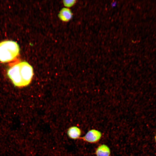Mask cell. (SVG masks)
Here are the masks:
<instances>
[{"label": "cell", "mask_w": 156, "mask_h": 156, "mask_svg": "<svg viewBox=\"0 0 156 156\" xmlns=\"http://www.w3.org/2000/svg\"><path fill=\"white\" fill-rule=\"evenodd\" d=\"M7 74L15 86L22 87L30 83L33 75V70L29 64L23 61L10 67L8 70Z\"/></svg>", "instance_id": "cell-1"}, {"label": "cell", "mask_w": 156, "mask_h": 156, "mask_svg": "<svg viewBox=\"0 0 156 156\" xmlns=\"http://www.w3.org/2000/svg\"><path fill=\"white\" fill-rule=\"evenodd\" d=\"M19 47L16 42L6 40L0 42V62H8L15 60L18 56Z\"/></svg>", "instance_id": "cell-2"}, {"label": "cell", "mask_w": 156, "mask_h": 156, "mask_svg": "<svg viewBox=\"0 0 156 156\" xmlns=\"http://www.w3.org/2000/svg\"><path fill=\"white\" fill-rule=\"evenodd\" d=\"M102 134L101 131L95 129L89 130L81 139L83 141L90 143L98 142L101 139Z\"/></svg>", "instance_id": "cell-3"}, {"label": "cell", "mask_w": 156, "mask_h": 156, "mask_svg": "<svg viewBox=\"0 0 156 156\" xmlns=\"http://www.w3.org/2000/svg\"><path fill=\"white\" fill-rule=\"evenodd\" d=\"M82 134L81 129L76 126L69 127L67 131V134L70 139L75 140L80 138Z\"/></svg>", "instance_id": "cell-4"}, {"label": "cell", "mask_w": 156, "mask_h": 156, "mask_svg": "<svg viewBox=\"0 0 156 156\" xmlns=\"http://www.w3.org/2000/svg\"><path fill=\"white\" fill-rule=\"evenodd\" d=\"M95 154L96 156H110L111 151L108 145L102 144L96 149Z\"/></svg>", "instance_id": "cell-5"}, {"label": "cell", "mask_w": 156, "mask_h": 156, "mask_svg": "<svg viewBox=\"0 0 156 156\" xmlns=\"http://www.w3.org/2000/svg\"><path fill=\"white\" fill-rule=\"evenodd\" d=\"M60 18L64 22L69 21L72 18V13L68 8H64L61 10L58 15Z\"/></svg>", "instance_id": "cell-6"}, {"label": "cell", "mask_w": 156, "mask_h": 156, "mask_svg": "<svg viewBox=\"0 0 156 156\" xmlns=\"http://www.w3.org/2000/svg\"><path fill=\"white\" fill-rule=\"evenodd\" d=\"M76 2L75 0H64L63 3L65 6L67 8L72 6Z\"/></svg>", "instance_id": "cell-7"}, {"label": "cell", "mask_w": 156, "mask_h": 156, "mask_svg": "<svg viewBox=\"0 0 156 156\" xmlns=\"http://www.w3.org/2000/svg\"><path fill=\"white\" fill-rule=\"evenodd\" d=\"M155 141H156V135L155 136Z\"/></svg>", "instance_id": "cell-8"}]
</instances>
